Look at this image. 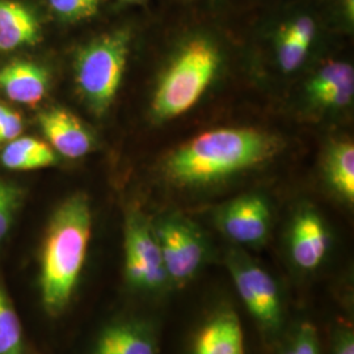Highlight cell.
<instances>
[{"label":"cell","instance_id":"d4e9b609","mask_svg":"<svg viewBox=\"0 0 354 354\" xmlns=\"http://www.w3.org/2000/svg\"><path fill=\"white\" fill-rule=\"evenodd\" d=\"M333 354H354L353 329L348 324L339 326L333 333Z\"/></svg>","mask_w":354,"mask_h":354},{"label":"cell","instance_id":"9c48e42d","mask_svg":"<svg viewBox=\"0 0 354 354\" xmlns=\"http://www.w3.org/2000/svg\"><path fill=\"white\" fill-rule=\"evenodd\" d=\"M38 124L50 146L68 159L82 158L93 147L91 131L67 109H46L38 115Z\"/></svg>","mask_w":354,"mask_h":354},{"label":"cell","instance_id":"7402d4cb","mask_svg":"<svg viewBox=\"0 0 354 354\" xmlns=\"http://www.w3.org/2000/svg\"><path fill=\"white\" fill-rule=\"evenodd\" d=\"M285 354H320L315 327L310 323H304Z\"/></svg>","mask_w":354,"mask_h":354},{"label":"cell","instance_id":"7c38bea8","mask_svg":"<svg viewBox=\"0 0 354 354\" xmlns=\"http://www.w3.org/2000/svg\"><path fill=\"white\" fill-rule=\"evenodd\" d=\"M45 67L29 61H13L0 68V91L12 102L36 105L49 91Z\"/></svg>","mask_w":354,"mask_h":354},{"label":"cell","instance_id":"277c9868","mask_svg":"<svg viewBox=\"0 0 354 354\" xmlns=\"http://www.w3.org/2000/svg\"><path fill=\"white\" fill-rule=\"evenodd\" d=\"M130 35L114 30L91 41L79 51L75 82L83 100L96 114L112 105L127 67Z\"/></svg>","mask_w":354,"mask_h":354},{"label":"cell","instance_id":"ac0fdd59","mask_svg":"<svg viewBox=\"0 0 354 354\" xmlns=\"http://www.w3.org/2000/svg\"><path fill=\"white\" fill-rule=\"evenodd\" d=\"M23 329L12 302L0 285V354H23Z\"/></svg>","mask_w":354,"mask_h":354},{"label":"cell","instance_id":"e0dca14e","mask_svg":"<svg viewBox=\"0 0 354 354\" xmlns=\"http://www.w3.org/2000/svg\"><path fill=\"white\" fill-rule=\"evenodd\" d=\"M329 183L346 201L354 200V146L349 142L336 143L327 156Z\"/></svg>","mask_w":354,"mask_h":354},{"label":"cell","instance_id":"30bf717a","mask_svg":"<svg viewBox=\"0 0 354 354\" xmlns=\"http://www.w3.org/2000/svg\"><path fill=\"white\" fill-rule=\"evenodd\" d=\"M192 354H245L241 319L234 310L221 308L197 330Z\"/></svg>","mask_w":354,"mask_h":354},{"label":"cell","instance_id":"44dd1931","mask_svg":"<svg viewBox=\"0 0 354 354\" xmlns=\"http://www.w3.org/2000/svg\"><path fill=\"white\" fill-rule=\"evenodd\" d=\"M308 48L282 26L279 33V62L285 73H291L304 64Z\"/></svg>","mask_w":354,"mask_h":354},{"label":"cell","instance_id":"5bb4252c","mask_svg":"<svg viewBox=\"0 0 354 354\" xmlns=\"http://www.w3.org/2000/svg\"><path fill=\"white\" fill-rule=\"evenodd\" d=\"M39 23L26 4L0 0V51H11L37 44Z\"/></svg>","mask_w":354,"mask_h":354},{"label":"cell","instance_id":"9a60e30c","mask_svg":"<svg viewBox=\"0 0 354 354\" xmlns=\"http://www.w3.org/2000/svg\"><path fill=\"white\" fill-rule=\"evenodd\" d=\"M307 89L311 99L320 105L346 106L353 100V67L342 62H329L317 71Z\"/></svg>","mask_w":354,"mask_h":354},{"label":"cell","instance_id":"2e32d148","mask_svg":"<svg viewBox=\"0 0 354 354\" xmlns=\"http://www.w3.org/2000/svg\"><path fill=\"white\" fill-rule=\"evenodd\" d=\"M1 163L15 171H30L57 163V155L50 146L32 137L11 140L1 152Z\"/></svg>","mask_w":354,"mask_h":354},{"label":"cell","instance_id":"4316f807","mask_svg":"<svg viewBox=\"0 0 354 354\" xmlns=\"http://www.w3.org/2000/svg\"><path fill=\"white\" fill-rule=\"evenodd\" d=\"M127 1H134V0H127Z\"/></svg>","mask_w":354,"mask_h":354},{"label":"cell","instance_id":"8fae6325","mask_svg":"<svg viewBox=\"0 0 354 354\" xmlns=\"http://www.w3.org/2000/svg\"><path fill=\"white\" fill-rule=\"evenodd\" d=\"M328 230L323 219L313 210L297 215L290 234V252L294 263L304 270H314L323 263L329 251Z\"/></svg>","mask_w":354,"mask_h":354},{"label":"cell","instance_id":"d6986e66","mask_svg":"<svg viewBox=\"0 0 354 354\" xmlns=\"http://www.w3.org/2000/svg\"><path fill=\"white\" fill-rule=\"evenodd\" d=\"M23 200V190L16 184L0 180V241L12 226Z\"/></svg>","mask_w":354,"mask_h":354},{"label":"cell","instance_id":"ffe728a7","mask_svg":"<svg viewBox=\"0 0 354 354\" xmlns=\"http://www.w3.org/2000/svg\"><path fill=\"white\" fill-rule=\"evenodd\" d=\"M102 0H49L51 11L67 23L82 21L95 16Z\"/></svg>","mask_w":354,"mask_h":354},{"label":"cell","instance_id":"484cf974","mask_svg":"<svg viewBox=\"0 0 354 354\" xmlns=\"http://www.w3.org/2000/svg\"><path fill=\"white\" fill-rule=\"evenodd\" d=\"M10 111H11V109H10L8 106H6V105L0 104V122L4 120V117L7 115V113H8Z\"/></svg>","mask_w":354,"mask_h":354},{"label":"cell","instance_id":"5b68a950","mask_svg":"<svg viewBox=\"0 0 354 354\" xmlns=\"http://www.w3.org/2000/svg\"><path fill=\"white\" fill-rule=\"evenodd\" d=\"M168 279L184 286L196 277L206 259L201 232L184 216L168 214L153 225Z\"/></svg>","mask_w":354,"mask_h":354},{"label":"cell","instance_id":"8992f818","mask_svg":"<svg viewBox=\"0 0 354 354\" xmlns=\"http://www.w3.org/2000/svg\"><path fill=\"white\" fill-rule=\"evenodd\" d=\"M125 274L129 285L140 291L162 290L169 281L153 227L138 212L127 216Z\"/></svg>","mask_w":354,"mask_h":354},{"label":"cell","instance_id":"6da1fadb","mask_svg":"<svg viewBox=\"0 0 354 354\" xmlns=\"http://www.w3.org/2000/svg\"><path fill=\"white\" fill-rule=\"evenodd\" d=\"M281 140L248 127H223L197 136L165 160V174L180 185H206L264 163Z\"/></svg>","mask_w":354,"mask_h":354},{"label":"cell","instance_id":"7a4b0ae2","mask_svg":"<svg viewBox=\"0 0 354 354\" xmlns=\"http://www.w3.org/2000/svg\"><path fill=\"white\" fill-rule=\"evenodd\" d=\"M92 231L88 198L76 193L66 198L51 216L41 253L39 290L51 315L70 304L86 264Z\"/></svg>","mask_w":354,"mask_h":354},{"label":"cell","instance_id":"ba28073f","mask_svg":"<svg viewBox=\"0 0 354 354\" xmlns=\"http://www.w3.org/2000/svg\"><path fill=\"white\" fill-rule=\"evenodd\" d=\"M219 230L235 243L260 245L270 228V210L266 198L247 194L225 203L216 213Z\"/></svg>","mask_w":354,"mask_h":354},{"label":"cell","instance_id":"603a6c76","mask_svg":"<svg viewBox=\"0 0 354 354\" xmlns=\"http://www.w3.org/2000/svg\"><path fill=\"white\" fill-rule=\"evenodd\" d=\"M283 28L290 33L292 37L297 38L301 44H304V46H307V48H310L313 39L315 37V32H317L315 23L307 16L298 17Z\"/></svg>","mask_w":354,"mask_h":354},{"label":"cell","instance_id":"52a82bcc","mask_svg":"<svg viewBox=\"0 0 354 354\" xmlns=\"http://www.w3.org/2000/svg\"><path fill=\"white\" fill-rule=\"evenodd\" d=\"M227 266L243 304L259 324L268 330L279 328L282 304L276 281L244 253L232 251Z\"/></svg>","mask_w":354,"mask_h":354},{"label":"cell","instance_id":"cb8c5ba5","mask_svg":"<svg viewBox=\"0 0 354 354\" xmlns=\"http://www.w3.org/2000/svg\"><path fill=\"white\" fill-rule=\"evenodd\" d=\"M21 131H23V118L20 114L11 109L4 117V120L0 122V143L11 142L19 138Z\"/></svg>","mask_w":354,"mask_h":354},{"label":"cell","instance_id":"3957f363","mask_svg":"<svg viewBox=\"0 0 354 354\" xmlns=\"http://www.w3.org/2000/svg\"><path fill=\"white\" fill-rule=\"evenodd\" d=\"M218 66L219 54L210 41L188 42L159 82L152 102L155 118L167 121L188 112L213 82Z\"/></svg>","mask_w":354,"mask_h":354},{"label":"cell","instance_id":"4fadbf2b","mask_svg":"<svg viewBox=\"0 0 354 354\" xmlns=\"http://www.w3.org/2000/svg\"><path fill=\"white\" fill-rule=\"evenodd\" d=\"M93 354H156L155 332L140 320L117 322L102 329Z\"/></svg>","mask_w":354,"mask_h":354}]
</instances>
